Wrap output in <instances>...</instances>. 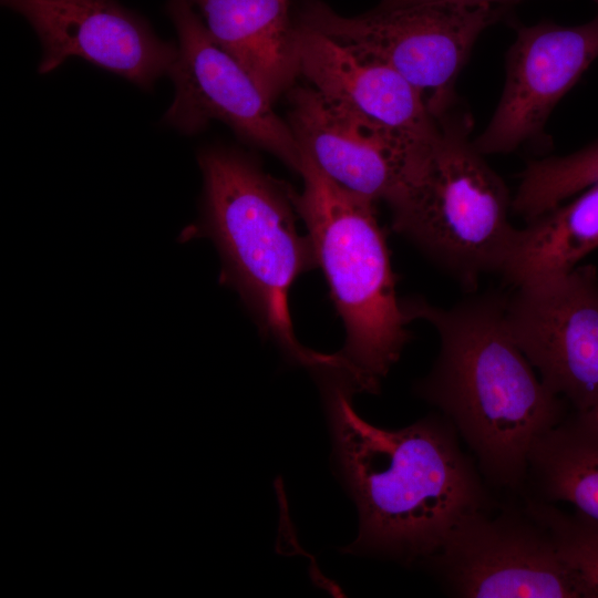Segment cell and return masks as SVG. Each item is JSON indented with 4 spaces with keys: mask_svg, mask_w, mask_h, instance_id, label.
Listing matches in <instances>:
<instances>
[{
    "mask_svg": "<svg viewBox=\"0 0 598 598\" xmlns=\"http://www.w3.org/2000/svg\"><path fill=\"white\" fill-rule=\"evenodd\" d=\"M198 164L204 178L202 229L220 254L223 281L240 295L261 332L291 361L319 373L350 372L339 352L306 348L292 328L290 288L317 266L309 236L297 227L295 193L235 148L206 147Z\"/></svg>",
    "mask_w": 598,
    "mask_h": 598,
    "instance_id": "cell-3",
    "label": "cell"
},
{
    "mask_svg": "<svg viewBox=\"0 0 598 598\" xmlns=\"http://www.w3.org/2000/svg\"><path fill=\"white\" fill-rule=\"evenodd\" d=\"M598 183V142L564 156L530 161L522 173L512 210L526 220Z\"/></svg>",
    "mask_w": 598,
    "mask_h": 598,
    "instance_id": "cell-17",
    "label": "cell"
},
{
    "mask_svg": "<svg viewBox=\"0 0 598 598\" xmlns=\"http://www.w3.org/2000/svg\"><path fill=\"white\" fill-rule=\"evenodd\" d=\"M529 497L565 502L598 520V409L573 410L530 447Z\"/></svg>",
    "mask_w": 598,
    "mask_h": 598,
    "instance_id": "cell-16",
    "label": "cell"
},
{
    "mask_svg": "<svg viewBox=\"0 0 598 598\" xmlns=\"http://www.w3.org/2000/svg\"><path fill=\"white\" fill-rule=\"evenodd\" d=\"M506 302L499 292H485L448 308L423 299L403 300V307L410 322H429L440 339L417 395L452 423L487 484L520 492L530 447L565 417L568 403L544 384L514 340Z\"/></svg>",
    "mask_w": 598,
    "mask_h": 598,
    "instance_id": "cell-2",
    "label": "cell"
},
{
    "mask_svg": "<svg viewBox=\"0 0 598 598\" xmlns=\"http://www.w3.org/2000/svg\"><path fill=\"white\" fill-rule=\"evenodd\" d=\"M598 248V183L517 228L499 275L514 287L561 275Z\"/></svg>",
    "mask_w": 598,
    "mask_h": 598,
    "instance_id": "cell-15",
    "label": "cell"
},
{
    "mask_svg": "<svg viewBox=\"0 0 598 598\" xmlns=\"http://www.w3.org/2000/svg\"><path fill=\"white\" fill-rule=\"evenodd\" d=\"M506 12L493 6L427 3L346 17L322 1L307 0L299 23L396 71L437 118L457 103L456 80L477 39Z\"/></svg>",
    "mask_w": 598,
    "mask_h": 598,
    "instance_id": "cell-6",
    "label": "cell"
},
{
    "mask_svg": "<svg viewBox=\"0 0 598 598\" xmlns=\"http://www.w3.org/2000/svg\"><path fill=\"white\" fill-rule=\"evenodd\" d=\"M523 505L548 530L560 559L576 580L580 598H598V520L529 496Z\"/></svg>",
    "mask_w": 598,
    "mask_h": 598,
    "instance_id": "cell-18",
    "label": "cell"
},
{
    "mask_svg": "<svg viewBox=\"0 0 598 598\" xmlns=\"http://www.w3.org/2000/svg\"><path fill=\"white\" fill-rule=\"evenodd\" d=\"M592 1L596 13L587 22L516 27L502 96L486 127L473 138L480 153H511L540 137L555 106L598 58V0Z\"/></svg>",
    "mask_w": 598,
    "mask_h": 598,
    "instance_id": "cell-10",
    "label": "cell"
},
{
    "mask_svg": "<svg viewBox=\"0 0 598 598\" xmlns=\"http://www.w3.org/2000/svg\"><path fill=\"white\" fill-rule=\"evenodd\" d=\"M524 0H380L375 8L394 9L427 3H458L467 6H493L508 9Z\"/></svg>",
    "mask_w": 598,
    "mask_h": 598,
    "instance_id": "cell-19",
    "label": "cell"
},
{
    "mask_svg": "<svg viewBox=\"0 0 598 598\" xmlns=\"http://www.w3.org/2000/svg\"><path fill=\"white\" fill-rule=\"evenodd\" d=\"M297 29L300 75L312 87L409 140L429 143L436 137L439 118L401 74L299 22Z\"/></svg>",
    "mask_w": 598,
    "mask_h": 598,
    "instance_id": "cell-13",
    "label": "cell"
},
{
    "mask_svg": "<svg viewBox=\"0 0 598 598\" xmlns=\"http://www.w3.org/2000/svg\"><path fill=\"white\" fill-rule=\"evenodd\" d=\"M212 38L275 101L300 75L289 0H192Z\"/></svg>",
    "mask_w": 598,
    "mask_h": 598,
    "instance_id": "cell-14",
    "label": "cell"
},
{
    "mask_svg": "<svg viewBox=\"0 0 598 598\" xmlns=\"http://www.w3.org/2000/svg\"><path fill=\"white\" fill-rule=\"evenodd\" d=\"M33 28L42 47L39 74L80 58L150 90L168 75L177 44L116 0H0Z\"/></svg>",
    "mask_w": 598,
    "mask_h": 598,
    "instance_id": "cell-11",
    "label": "cell"
},
{
    "mask_svg": "<svg viewBox=\"0 0 598 598\" xmlns=\"http://www.w3.org/2000/svg\"><path fill=\"white\" fill-rule=\"evenodd\" d=\"M508 329L544 384L573 410L598 409V272H568L515 287Z\"/></svg>",
    "mask_w": 598,
    "mask_h": 598,
    "instance_id": "cell-9",
    "label": "cell"
},
{
    "mask_svg": "<svg viewBox=\"0 0 598 598\" xmlns=\"http://www.w3.org/2000/svg\"><path fill=\"white\" fill-rule=\"evenodd\" d=\"M462 518L424 564L464 598H580L548 530L525 509Z\"/></svg>",
    "mask_w": 598,
    "mask_h": 598,
    "instance_id": "cell-8",
    "label": "cell"
},
{
    "mask_svg": "<svg viewBox=\"0 0 598 598\" xmlns=\"http://www.w3.org/2000/svg\"><path fill=\"white\" fill-rule=\"evenodd\" d=\"M166 9L177 32L178 54L168 74L175 94L164 123L195 134L213 121L221 122L299 173L300 148L274 101L212 38L192 0H168Z\"/></svg>",
    "mask_w": 598,
    "mask_h": 598,
    "instance_id": "cell-7",
    "label": "cell"
},
{
    "mask_svg": "<svg viewBox=\"0 0 598 598\" xmlns=\"http://www.w3.org/2000/svg\"><path fill=\"white\" fill-rule=\"evenodd\" d=\"M439 126L388 204L392 227L474 291L506 259L516 231L513 197L475 147L473 118L458 102L439 117Z\"/></svg>",
    "mask_w": 598,
    "mask_h": 598,
    "instance_id": "cell-4",
    "label": "cell"
},
{
    "mask_svg": "<svg viewBox=\"0 0 598 598\" xmlns=\"http://www.w3.org/2000/svg\"><path fill=\"white\" fill-rule=\"evenodd\" d=\"M299 175L302 190L295 194L297 210L346 329L339 353L354 369L363 390L377 393L410 339V320L396 296L375 204L339 186L302 152Z\"/></svg>",
    "mask_w": 598,
    "mask_h": 598,
    "instance_id": "cell-5",
    "label": "cell"
},
{
    "mask_svg": "<svg viewBox=\"0 0 598 598\" xmlns=\"http://www.w3.org/2000/svg\"><path fill=\"white\" fill-rule=\"evenodd\" d=\"M320 374L334 456L359 511L347 551L424 564L462 518L493 508L485 478L445 416L377 427L355 411L347 375Z\"/></svg>",
    "mask_w": 598,
    "mask_h": 598,
    "instance_id": "cell-1",
    "label": "cell"
},
{
    "mask_svg": "<svg viewBox=\"0 0 598 598\" xmlns=\"http://www.w3.org/2000/svg\"><path fill=\"white\" fill-rule=\"evenodd\" d=\"M288 124L300 152L331 181L373 204H389L429 143L409 140L329 99L292 86Z\"/></svg>",
    "mask_w": 598,
    "mask_h": 598,
    "instance_id": "cell-12",
    "label": "cell"
}]
</instances>
